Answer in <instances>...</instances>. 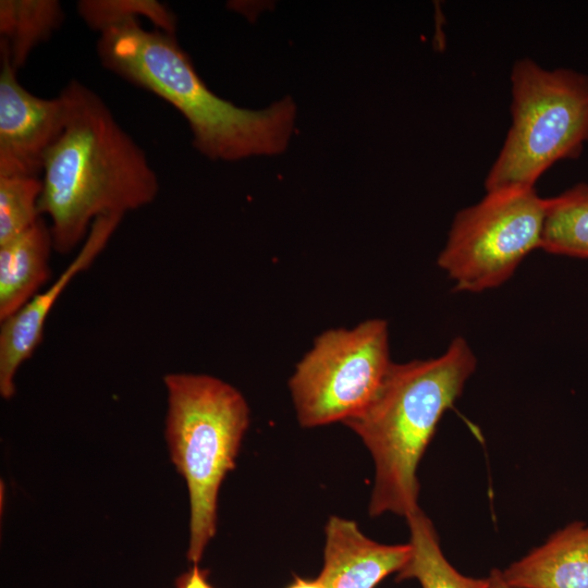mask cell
<instances>
[{
	"mask_svg": "<svg viewBox=\"0 0 588 588\" xmlns=\"http://www.w3.org/2000/svg\"><path fill=\"white\" fill-rule=\"evenodd\" d=\"M63 131L46 154L39 198L53 249L69 254L102 216H124L151 204L159 181L145 151L98 94L74 79L60 93Z\"/></svg>",
	"mask_w": 588,
	"mask_h": 588,
	"instance_id": "6da1fadb",
	"label": "cell"
},
{
	"mask_svg": "<svg viewBox=\"0 0 588 588\" xmlns=\"http://www.w3.org/2000/svg\"><path fill=\"white\" fill-rule=\"evenodd\" d=\"M97 53L106 69L176 109L191 128L194 147L211 160L277 155L290 142L296 118L291 98L253 110L219 97L175 35L145 29L134 21L101 33Z\"/></svg>",
	"mask_w": 588,
	"mask_h": 588,
	"instance_id": "7a4b0ae2",
	"label": "cell"
},
{
	"mask_svg": "<svg viewBox=\"0 0 588 588\" xmlns=\"http://www.w3.org/2000/svg\"><path fill=\"white\" fill-rule=\"evenodd\" d=\"M476 366L462 336L439 357L392 363L371 402L344 421L373 458L370 516L393 513L406 518L420 509L418 464Z\"/></svg>",
	"mask_w": 588,
	"mask_h": 588,
	"instance_id": "3957f363",
	"label": "cell"
},
{
	"mask_svg": "<svg viewBox=\"0 0 588 588\" xmlns=\"http://www.w3.org/2000/svg\"><path fill=\"white\" fill-rule=\"evenodd\" d=\"M163 382L166 439L189 497L187 559L197 564L216 534L219 489L235 466L249 407L240 391L213 376L172 372Z\"/></svg>",
	"mask_w": 588,
	"mask_h": 588,
	"instance_id": "277c9868",
	"label": "cell"
},
{
	"mask_svg": "<svg viewBox=\"0 0 588 588\" xmlns=\"http://www.w3.org/2000/svg\"><path fill=\"white\" fill-rule=\"evenodd\" d=\"M512 124L487 174V192L535 187L554 163L576 159L588 143V75L546 70L529 58L511 73Z\"/></svg>",
	"mask_w": 588,
	"mask_h": 588,
	"instance_id": "5b68a950",
	"label": "cell"
},
{
	"mask_svg": "<svg viewBox=\"0 0 588 588\" xmlns=\"http://www.w3.org/2000/svg\"><path fill=\"white\" fill-rule=\"evenodd\" d=\"M547 198L535 187L487 192L460 211L438 257L455 290L481 292L505 282L523 259L541 247Z\"/></svg>",
	"mask_w": 588,
	"mask_h": 588,
	"instance_id": "8992f818",
	"label": "cell"
},
{
	"mask_svg": "<svg viewBox=\"0 0 588 588\" xmlns=\"http://www.w3.org/2000/svg\"><path fill=\"white\" fill-rule=\"evenodd\" d=\"M392 363L383 319L322 332L289 381L299 425L313 428L344 422L360 413L375 397Z\"/></svg>",
	"mask_w": 588,
	"mask_h": 588,
	"instance_id": "52a82bcc",
	"label": "cell"
},
{
	"mask_svg": "<svg viewBox=\"0 0 588 588\" xmlns=\"http://www.w3.org/2000/svg\"><path fill=\"white\" fill-rule=\"evenodd\" d=\"M0 57V176L41 177L46 154L64 127V100L33 95L8 56Z\"/></svg>",
	"mask_w": 588,
	"mask_h": 588,
	"instance_id": "ba28073f",
	"label": "cell"
},
{
	"mask_svg": "<svg viewBox=\"0 0 588 588\" xmlns=\"http://www.w3.org/2000/svg\"><path fill=\"white\" fill-rule=\"evenodd\" d=\"M122 218L118 215L97 218L83 246L58 279L46 291L37 293L15 314L0 321V393L3 399L8 400L14 395L17 369L40 345L45 321L54 302L71 280L95 261Z\"/></svg>",
	"mask_w": 588,
	"mask_h": 588,
	"instance_id": "9c48e42d",
	"label": "cell"
},
{
	"mask_svg": "<svg viewBox=\"0 0 588 588\" xmlns=\"http://www.w3.org/2000/svg\"><path fill=\"white\" fill-rule=\"evenodd\" d=\"M411 544H383L366 537L357 524L331 516L326 525L323 567L326 588H375L408 561Z\"/></svg>",
	"mask_w": 588,
	"mask_h": 588,
	"instance_id": "30bf717a",
	"label": "cell"
},
{
	"mask_svg": "<svg viewBox=\"0 0 588 588\" xmlns=\"http://www.w3.org/2000/svg\"><path fill=\"white\" fill-rule=\"evenodd\" d=\"M501 575L517 588H588V524L571 522Z\"/></svg>",
	"mask_w": 588,
	"mask_h": 588,
	"instance_id": "8fae6325",
	"label": "cell"
},
{
	"mask_svg": "<svg viewBox=\"0 0 588 588\" xmlns=\"http://www.w3.org/2000/svg\"><path fill=\"white\" fill-rule=\"evenodd\" d=\"M52 249L51 230L42 217L0 245V321L20 310L50 279Z\"/></svg>",
	"mask_w": 588,
	"mask_h": 588,
	"instance_id": "7c38bea8",
	"label": "cell"
},
{
	"mask_svg": "<svg viewBox=\"0 0 588 588\" xmlns=\"http://www.w3.org/2000/svg\"><path fill=\"white\" fill-rule=\"evenodd\" d=\"M64 20L57 0H1L0 52L8 56L17 71L32 50L48 40Z\"/></svg>",
	"mask_w": 588,
	"mask_h": 588,
	"instance_id": "4fadbf2b",
	"label": "cell"
},
{
	"mask_svg": "<svg viewBox=\"0 0 588 588\" xmlns=\"http://www.w3.org/2000/svg\"><path fill=\"white\" fill-rule=\"evenodd\" d=\"M411 555L396 573V581L416 579L421 588H488L489 577L476 578L460 573L444 556L437 530L419 509L406 517Z\"/></svg>",
	"mask_w": 588,
	"mask_h": 588,
	"instance_id": "5bb4252c",
	"label": "cell"
},
{
	"mask_svg": "<svg viewBox=\"0 0 588 588\" xmlns=\"http://www.w3.org/2000/svg\"><path fill=\"white\" fill-rule=\"evenodd\" d=\"M541 249L588 259V183L547 198Z\"/></svg>",
	"mask_w": 588,
	"mask_h": 588,
	"instance_id": "9a60e30c",
	"label": "cell"
},
{
	"mask_svg": "<svg viewBox=\"0 0 588 588\" xmlns=\"http://www.w3.org/2000/svg\"><path fill=\"white\" fill-rule=\"evenodd\" d=\"M77 12L85 24L99 34L130 22L147 19L155 29L175 35L176 16L156 0H81Z\"/></svg>",
	"mask_w": 588,
	"mask_h": 588,
	"instance_id": "2e32d148",
	"label": "cell"
},
{
	"mask_svg": "<svg viewBox=\"0 0 588 588\" xmlns=\"http://www.w3.org/2000/svg\"><path fill=\"white\" fill-rule=\"evenodd\" d=\"M41 177L0 176V245L16 237L41 218Z\"/></svg>",
	"mask_w": 588,
	"mask_h": 588,
	"instance_id": "e0dca14e",
	"label": "cell"
},
{
	"mask_svg": "<svg viewBox=\"0 0 588 588\" xmlns=\"http://www.w3.org/2000/svg\"><path fill=\"white\" fill-rule=\"evenodd\" d=\"M176 588H212L207 580V575L201 571L197 564L182 574L175 584Z\"/></svg>",
	"mask_w": 588,
	"mask_h": 588,
	"instance_id": "ac0fdd59",
	"label": "cell"
},
{
	"mask_svg": "<svg viewBox=\"0 0 588 588\" xmlns=\"http://www.w3.org/2000/svg\"><path fill=\"white\" fill-rule=\"evenodd\" d=\"M286 588H326V586L318 577L316 579H305L296 576L294 581Z\"/></svg>",
	"mask_w": 588,
	"mask_h": 588,
	"instance_id": "d6986e66",
	"label": "cell"
},
{
	"mask_svg": "<svg viewBox=\"0 0 588 588\" xmlns=\"http://www.w3.org/2000/svg\"><path fill=\"white\" fill-rule=\"evenodd\" d=\"M489 587L488 588H517L509 585L501 575V569L493 568L489 574Z\"/></svg>",
	"mask_w": 588,
	"mask_h": 588,
	"instance_id": "ffe728a7",
	"label": "cell"
}]
</instances>
